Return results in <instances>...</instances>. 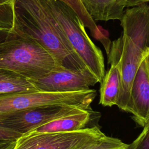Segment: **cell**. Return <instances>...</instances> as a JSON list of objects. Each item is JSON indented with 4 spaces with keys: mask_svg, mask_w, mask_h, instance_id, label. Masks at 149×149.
Listing matches in <instances>:
<instances>
[{
    "mask_svg": "<svg viewBox=\"0 0 149 149\" xmlns=\"http://www.w3.org/2000/svg\"><path fill=\"white\" fill-rule=\"evenodd\" d=\"M129 149H149V122L139 136L129 145Z\"/></svg>",
    "mask_w": 149,
    "mask_h": 149,
    "instance_id": "e0dca14e",
    "label": "cell"
},
{
    "mask_svg": "<svg viewBox=\"0 0 149 149\" xmlns=\"http://www.w3.org/2000/svg\"><path fill=\"white\" fill-rule=\"evenodd\" d=\"M105 135L93 126L68 132H33L23 134L13 149H78Z\"/></svg>",
    "mask_w": 149,
    "mask_h": 149,
    "instance_id": "8992f818",
    "label": "cell"
},
{
    "mask_svg": "<svg viewBox=\"0 0 149 149\" xmlns=\"http://www.w3.org/2000/svg\"><path fill=\"white\" fill-rule=\"evenodd\" d=\"M149 122V119H148V120L147 121V122Z\"/></svg>",
    "mask_w": 149,
    "mask_h": 149,
    "instance_id": "7402d4cb",
    "label": "cell"
},
{
    "mask_svg": "<svg viewBox=\"0 0 149 149\" xmlns=\"http://www.w3.org/2000/svg\"><path fill=\"white\" fill-rule=\"evenodd\" d=\"M143 59L144 60L145 66L149 76V48L146 50V51L144 52L143 55Z\"/></svg>",
    "mask_w": 149,
    "mask_h": 149,
    "instance_id": "ffe728a7",
    "label": "cell"
},
{
    "mask_svg": "<svg viewBox=\"0 0 149 149\" xmlns=\"http://www.w3.org/2000/svg\"><path fill=\"white\" fill-rule=\"evenodd\" d=\"M9 34V30L0 27V42L3 41Z\"/></svg>",
    "mask_w": 149,
    "mask_h": 149,
    "instance_id": "44dd1931",
    "label": "cell"
},
{
    "mask_svg": "<svg viewBox=\"0 0 149 149\" xmlns=\"http://www.w3.org/2000/svg\"><path fill=\"white\" fill-rule=\"evenodd\" d=\"M69 7H70L77 14L80 19L84 24L85 27L88 28L91 31L92 35L96 38L101 40L102 34L100 30L98 28L95 22L91 19L84 6H83L81 0H59Z\"/></svg>",
    "mask_w": 149,
    "mask_h": 149,
    "instance_id": "5bb4252c",
    "label": "cell"
},
{
    "mask_svg": "<svg viewBox=\"0 0 149 149\" xmlns=\"http://www.w3.org/2000/svg\"><path fill=\"white\" fill-rule=\"evenodd\" d=\"M29 80L38 90L52 92L83 91L99 83L88 69L77 70L61 66L39 78Z\"/></svg>",
    "mask_w": 149,
    "mask_h": 149,
    "instance_id": "52a82bcc",
    "label": "cell"
},
{
    "mask_svg": "<svg viewBox=\"0 0 149 149\" xmlns=\"http://www.w3.org/2000/svg\"><path fill=\"white\" fill-rule=\"evenodd\" d=\"M90 118L91 111L79 109L37 127L30 132H68L77 131L86 127Z\"/></svg>",
    "mask_w": 149,
    "mask_h": 149,
    "instance_id": "8fae6325",
    "label": "cell"
},
{
    "mask_svg": "<svg viewBox=\"0 0 149 149\" xmlns=\"http://www.w3.org/2000/svg\"><path fill=\"white\" fill-rule=\"evenodd\" d=\"M12 0H0V27L10 30L13 24Z\"/></svg>",
    "mask_w": 149,
    "mask_h": 149,
    "instance_id": "2e32d148",
    "label": "cell"
},
{
    "mask_svg": "<svg viewBox=\"0 0 149 149\" xmlns=\"http://www.w3.org/2000/svg\"><path fill=\"white\" fill-rule=\"evenodd\" d=\"M101 84L99 103L104 107L116 105L121 87L120 73L117 64H111Z\"/></svg>",
    "mask_w": 149,
    "mask_h": 149,
    "instance_id": "7c38bea8",
    "label": "cell"
},
{
    "mask_svg": "<svg viewBox=\"0 0 149 149\" xmlns=\"http://www.w3.org/2000/svg\"><path fill=\"white\" fill-rule=\"evenodd\" d=\"M120 21L123 33L113 41L108 58L110 64L119 66L121 87L116 105L126 111L135 74L149 48V5L126 9Z\"/></svg>",
    "mask_w": 149,
    "mask_h": 149,
    "instance_id": "7a4b0ae2",
    "label": "cell"
},
{
    "mask_svg": "<svg viewBox=\"0 0 149 149\" xmlns=\"http://www.w3.org/2000/svg\"><path fill=\"white\" fill-rule=\"evenodd\" d=\"M12 3L13 24L10 33L38 43L59 66L77 70L88 69L70 45L45 0H12Z\"/></svg>",
    "mask_w": 149,
    "mask_h": 149,
    "instance_id": "6da1fadb",
    "label": "cell"
},
{
    "mask_svg": "<svg viewBox=\"0 0 149 149\" xmlns=\"http://www.w3.org/2000/svg\"><path fill=\"white\" fill-rule=\"evenodd\" d=\"M129 145L119 139L105 134L98 139L86 143L78 149H129Z\"/></svg>",
    "mask_w": 149,
    "mask_h": 149,
    "instance_id": "9a60e30c",
    "label": "cell"
},
{
    "mask_svg": "<svg viewBox=\"0 0 149 149\" xmlns=\"http://www.w3.org/2000/svg\"><path fill=\"white\" fill-rule=\"evenodd\" d=\"M126 112L132 113L142 127L149 119V76L143 58L132 84Z\"/></svg>",
    "mask_w": 149,
    "mask_h": 149,
    "instance_id": "9c48e42d",
    "label": "cell"
},
{
    "mask_svg": "<svg viewBox=\"0 0 149 149\" xmlns=\"http://www.w3.org/2000/svg\"><path fill=\"white\" fill-rule=\"evenodd\" d=\"M69 42L86 67L101 83L105 76L104 56L87 34L77 14L59 0H45Z\"/></svg>",
    "mask_w": 149,
    "mask_h": 149,
    "instance_id": "277c9868",
    "label": "cell"
},
{
    "mask_svg": "<svg viewBox=\"0 0 149 149\" xmlns=\"http://www.w3.org/2000/svg\"><path fill=\"white\" fill-rule=\"evenodd\" d=\"M16 140H0V149H13Z\"/></svg>",
    "mask_w": 149,
    "mask_h": 149,
    "instance_id": "d6986e66",
    "label": "cell"
},
{
    "mask_svg": "<svg viewBox=\"0 0 149 149\" xmlns=\"http://www.w3.org/2000/svg\"><path fill=\"white\" fill-rule=\"evenodd\" d=\"M22 134L11 129L0 126V140H17Z\"/></svg>",
    "mask_w": 149,
    "mask_h": 149,
    "instance_id": "ac0fdd59",
    "label": "cell"
},
{
    "mask_svg": "<svg viewBox=\"0 0 149 149\" xmlns=\"http://www.w3.org/2000/svg\"><path fill=\"white\" fill-rule=\"evenodd\" d=\"M81 1L94 22L120 20L126 9L149 2V0H81Z\"/></svg>",
    "mask_w": 149,
    "mask_h": 149,
    "instance_id": "30bf717a",
    "label": "cell"
},
{
    "mask_svg": "<svg viewBox=\"0 0 149 149\" xmlns=\"http://www.w3.org/2000/svg\"><path fill=\"white\" fill-rule=\"evenodd\" d=\"M97 95L95 89L73 92L37 90L22 93L0 94V120L22 111L42 107H74L91 111Z\"/></svg>",
    "mask_w": 149,
    "mask_h": 149,
    "instance_id": "5b68a950",
    "label": "cell"
},
{
    "mask_svg": "<svg viewBox=\"0 0 149 149\" xmlns=\"http://www.w3.org/2000/svg\"><path fill=\"white\" fill-rule=\"evenodd\" d=\"M58 66L59 65L54 56L31 40L9 33L6 38L0 42V69L35 79Z\"/></svg>",
    "mask_w": 149,
    "mask_h": 149,
    "instance_id": "3957f363",
    "label": "cell"
},
{
    "mask_svg": "<svg viewBox=\"0 0 149 149\" xmlns=\"http://www.w3.org/2000/svg\"><path fill=\"white\" fill-rule=\"evenodd\" d=\"M38 90L28 79L15 73L0 69V94L22 93Z\"/></svg>",
    "mask_w": 149,
    "mask_h": 149,
    "instance_id": "4fadbf2b",
    "label": "cell"
},
{
    "mask_svg": "<svg viewBox=\"0 0 149 149\" xmlns=\"http://www.w3.org/2000/svg\"><path fill=\"white\" fill-rule=\"evenodd\" d=\"M79 109L74 107L31 108L11 114L0 120V126L24 134L54 119Z\"/></svg>",
    "mask_w": 149,
    "mask_h": 149,
    "instance_id": "ba28073f",
    "label": "cell"
}]
</instances>
